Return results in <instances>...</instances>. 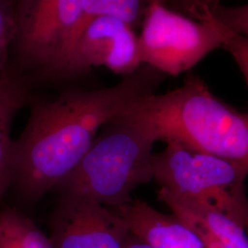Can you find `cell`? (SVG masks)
Returning a JSON list of instances; mask_svg holds the SVG:
<instances>
[{
    "mask_svg": "<svg viewBox=\"0 0 248 248\" xmlns=\"http://www.w3.org/2000/svg\"><path fill=\"white\" fill-rule=\"evenodd\" d=\"M162 78L163 74L142 65L111 87L34 101L13 143L10 187L18 200L38 203L78 166L98 131L133 99L155 93Z\"/></svg>",
    "mask_w": 248,
    "mask_h": 248,
    "instance_id": "1",
    "label": "cell"
},
{
    "mask_svg": "<svg viewBox=\"0 0 248 248\" xmlns=\"http://www.w3.org/2000/svg\"><path fill=\"white\" fill-rule=\"evenodd\" d=\"M155 141L248 166V117L214 96L196 76L165 94L133 99L121 113Z\"/></svg>",
    "mask_w": 248,
    "mask_h": 248,
    "instance_id": "2",
    "label": "cell"
},
{
    "mask_svg": "<svg viewBox=\"0 0 248 248\" xmlns=\"http://www.w3.org/2000/svg\"><path fill=\"white\" fill-rule=\"evenodd\" d=\"M149 133L119 114L107 123L78 166L56 186L60 195H79L118 209L133 201L132 192L153 179Z\"/></svg>",
    "mask_w": 248,
    "mask_h": 248,
    "instance_id": "3",
    "label": "cell"
},
{
    "mask_svg": "<svg viewBox=\"0 0 248 248\" xmlns=\"http://www.w3.org/2000/svg\"><path fill=\"white\" fill-rule=\"evenodd\" d=\"M153 155V178L161 187L208 204L248 228V166L168 142Z\"/></svg>",
    "mask_w": 248,
    "mask_h": 248,
    "instance_id": "4",
    "label": "cell"
},
{
    "mask_svg": "<svg viewBox=\"0 0 248 248\" xmlns=\"http://www.w3.org/2000/svg\"><path fill=\"white\" fill-rule=\"evenodd\" d=\"M141 26L137 41L141 64L172 77L193 68L233 34L213 19L188 18L160 0H148Z\"/></svg>",
    "mask_w": 248,
    "mask_h": 248,
    "instance_id": "5",
    "label": "cell"
},
{
    "mask_svg": "<svg viewBox=\"0 0 248 248\" xmlns=\"http://www.w3.org/2000/svg\"><path fill=\"white\" fill-rule=\"evenodd\" d=\"M21 60L45 78H60L79 34L82 0H18Z\"/></svg>",
    "mask_w": 248,
    "mask_h": 248,
    "instance_id": "6",
    "label": "cell"
},
{
    "mask_svg": "<svg viewBox=\"0 0 248 248\" xmlns=\"http://www.w3.org/2000/svg\"><path fill=\"white\" fill-rule=\"evenodd\" d=\"M49 229L53 248H121L131 233L116 209L79 195H61Z\"/></svg>",
    "mask_w": 248,
    "mask_h": 248,
    "instance_id": "7",
    "label": "cell"
},
{
    "mask_svg": "<svg viewBox=\"0 0 248 248\" xmlns=\"http://www.w3.org/2000/svg\"><path fill=\"white\" fill-rule=\"evenodd\" d=\"M134 29L119 18L101 16L92 19L75 41L60 78H73L104 66L116 75L133 74L142 64Z\"/></svg>",
    "mask_w": 248,
    "mask_h": 248,
    "instance_id": "8",
    "label": "cell"
},
{
    "mask_svg": "<svg viewBox=\"0 0 248 248\" xmlns=\"http://www.w3.org/2000/svg\"><path fill=\"white\" fill-rule=\"evenodd\" d=\"M157 197L207 248H248L246 227L208 204L161 187Z\"/></svg>",
    "mask_w": 248,
    "mask_h": 248,
    "instance_id": "9",
    "label": "cell"
},
{
    "mask_svg": "<svg viewBox=\"0 0 248 248\" xmlns=\"http://www.w3.org/2000/svg\"><path fill=\"white\" fill-rule=\"evenodd\" d=\"M116 210L131 232L153 248H207L176 216L160 213L144 202L133 200Z\"/></svg>",
    "mask_w": 248,
    "mask_h": 248,
    "instance_id": "10",
    "label": "cell"
},
{
    "mask_svg": "<svg viewBox=\"0 0 248 248\" xmlns=\"http://www.w3.org/2000/svg\"><path fill=\"white\" fill-rule=\"evenodd\" d=\"M29 99L30 86L22 74L8 66L0 72V200L12 183V127Z\"/></svg>",
    "mask_w": 248,
    "mask_h": 248,
    "instance_id": "11",
    "label": "cell"
},
{
    "mask_svg": "<svg viewBox=\"0 0 248 248\" xmlns=\"http://www.w3.org/2000/svg\"><path fill=\"white\" fill-rule=\"evenodd\" d=\"M0 248H53L49 236L20 209L0 210Z\"/></svg>",
    "mask_w": 248,
    "mask_h": 248,
    "instance_id": "12",
    "label": "cell"
},
{
    "mask_svg": "<svg viewBox=\"0 0 248 248\" xmlns=\"http://www.w3.org/2000/svg\"><path fill=\"white\" fill-rule=\"evenodd\" d=\"M148 0H82L79 34L89 22L98 17L119 18L130 26L142 23Z\"/></svg>",
    "mask_w": 248,
    "mask_h": 248,
    "instance_id": "13",
    "label": "cell"
},
{
    "mask_svg": "<svg viewBox=\"0 0 248 248\" xmlns=\"http://www.w3.org/2000/svg\"><path fill=\"white\" fill-rule=\"evenodd\" d=\"M16 0H0V72L8 65L10 45L18 33V9Z\"/></svg>",
    "mask_w": 248,
    "mask_h": 248,
    "instance_id": "14",
    "label": "cell"
},
{
    "mask_svg": "<svg viewBox=\"0 0 248 248\" xmlns=\"http://www.w3.org/2000/svg\"><path fill=\"white\" fill-rule=\"evenodd\" d=\"M211 18L232 33L248 36V5L227 7L220 3L211 10Z\"/></svg>",
    "mask_w": 248,
    "mask_h": 248,
    "instance_id": "15",
    "label": "cell"
},
{
    "mask_svg": "<svg viewBox=\"0 0 248 248\" xmlns=\"http://www.w3.org/2000/svg\"><path fill=\"white\" fill-rule=\"evenodd\" d=\"M162 3L174 11L199 21L212 20L211 10L222 0H162Z\"/></svg>",
    "mask_w": 248,
    "mask_h": 248,
    "instance_id": "16",
    "label": "cell"
},
{
    "mask_svg": "<svg viewBox=\"0 0 248 248\" xmlns=\"http://www.w3.org/2000/svg\"><path fill=\"white\" fill-rule=\"evenodd\" d=\"M222 48L230 53L248 84V36L233 33L223 43Z\"/></svg>",
    "mask_w": 248,
    "mask_h": 248,
    "instance_id": "17",
    "label": "cell"
},
{
    "mask_svg": "<svg viewBox=\"0 0 248 248\" xmlns=\"http://www.w3.org/2000/svg\"><path fill=\"white\" fill-rule=\"evenodd\" d=\"M121 248H153L146 242L140 239L133 233H130Z\"/></svg>",
    "mask_w": 248,
    "mask_h": 248,
    "instance_id": "18",
    "label": "cell"
},
{
    "mask_svg": "<svg viewBox=\"0 0 248 248\" xmlns=\"http://www.w3.org/2000/svg\"><path fill=\"white\" fill-rule=\"evenodd\" d=\"M160 1H161V2H162V0H160Z\"/></svg>",
    "mask_w": 248,
    "mask_h": 248,
    "instance_id": "19",
    "label": "cell"
},
{
    "mask_svg": "<svg viewBox=\"0 0 248 248\" xmlns=\"http://www.w3.org/2000/svg\"><path fill=\"white\" fill-rule=\"evenodd\" d=\"M16 1H18V0H16Z\"/></svg>",
    "mask_w": 248,
    "mask_h": 248,
    "instance_id": "20",
    "label": "cell"
}]
</instances>
